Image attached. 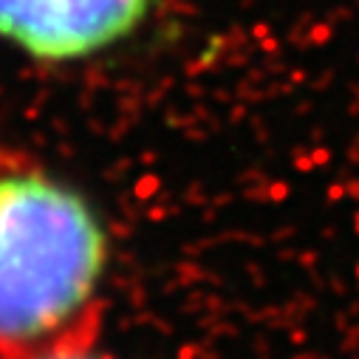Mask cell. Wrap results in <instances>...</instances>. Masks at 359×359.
I'll return each mask as SVG.
<instances>
[{
    "label": "cell",
    "mask_w": 359,
    "mask_h": 359,
    "mask_svg": "<svg viewBox=\"0 0 359 359\" xmlns=\"http://www.w3.org/2000/svg\"><path fill=\"white\" fill-rule=\"evenodd\" d=\"M43 359H111V356L97 353V345H94V348H79V351H60V353L43 356Z\"/></svg>",
    "instance_id": "3957f363"
},
{
    "label": "cell",
    "mask_w": 359,
    "mask_h": 359,
    "mask_svg": "<svg viewBox=\"0 0 359 359\" xmlns=\"http://www.w3.org/2000/svg\"><path fill=\"white\" fill-rule=\"evenodd\" d=\"M105 238L40 164L0 150V359L94 348Z\"/></svg>",
    "instance_id": "6da1fadb"
},
{
    "label": "cell",
    "mask_w": 359,
    "mask_h": 359,
    "mask_svg": "<svg viewBox=\"0 0 359 359\" xmlns=\"http://www.w3.org/2000/svg\"><path fill=\"white\" fill-rule=\"evenodd\" d=\"M153 0H0V37L34 60L68 62L130 37Z\"/></svg>",
    "instance_id": "7a4b0ae2"
}]
</instances>
